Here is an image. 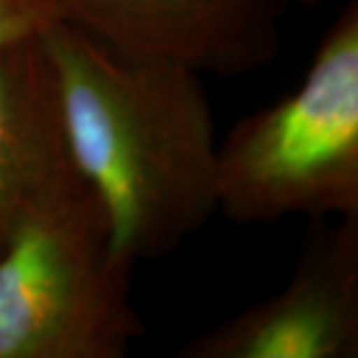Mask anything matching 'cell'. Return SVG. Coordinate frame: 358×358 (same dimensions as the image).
I'll list each match as a JSON object with an SVG mask.
<instances>
[{"instance_id":"7a4b0ae2","label":"cell","mask_w":358,"mask_h":358,"mask_svg":"<svg viewBox=\"0 0 358 358\" xmlns=\"http://www.w3.org/2000/svg\"><path fill=\"white\" fill-rule=\"evenodd\" d=\"M215 209L239 225L358 215V0L327 28L301 86L219 141Z\"/></svg>"},{"instance_id":"277c9868","label":"cell","mask_w":358,"mask_h":358,"mask_svg":"<svg viewBox=\"0 0 358 358\" xmlns=\"http://www.w3.org/2000/svg\"><path fill=\"white\" fill-rule=\"evenodd\" d=\"M183 358H357L358 215L315 225L281 291L179 346Z\"/></svg>"},{"instance_id":"52a82bcc","label":"cell","mask_w":358,"mask_h":358,"mask_svg":"<svg viewBox=\"0 0 358 358\" xmlns=\"http://www.w3.org/2000/svg\"><path fill=\"white\" fill-rule=\"evenodd\" d=\"M60 16L50 0H0V50L40 36Z\"/></svg>"},{"instance_id":"3957f363","label":"cell","mask_w":358,"mask_h":358,"mask_svg":"<svg viewBox=\"0 0 358 358\" xmlns=\"http://www.w3.org/2000/svg\"><path fill=\"white\" fill-rule=\"evenodd\" d=\"M134 267L94 192L18 227L0 249V358L128 357L145 333Z\"/></svg>"},{"instance_id":"ba28073f","label":"cell","mask_w":358,"mask_h":358,"mask_svg":"<svg viewBox=\"0 0 358 358\" xmlns=\"http://www.w3.org/2000/svg\"><path fill=\"white\" fill-rule=\"evenodd\" d=\"M296 2H299V4H303V6H310V8H313V6H319V4H322L324 0H296Z\"/></svg>"},{"instance_id":"8992f818","label":"cell","mask_w":358,"mask_h":358,"mask_svg":"<svg viewBox=\"0 0 358 358\" xmlns=\"http://www.w3.org/2000/svg\"><path fill=\"white\" fill-rule=\"evenodd\" d=\"M92 192L42 34L0 50V249L18 227Z\"/></svg>"},{"instance_id":"6da1fadb","label":"cell","mask_w":358,"mask_h":358,"mask_svg":"<svg viewBox=\"0 0 358 358\" xmlns=\"http://www.w3.org/2000/svg\"><path fill=\"white\" fill-rule=\"evenodd\" d=\"M42 42L115 253L134 265L171 253L217 213L219 141L203 76L122 50L62 18Z\"/></svg>"},{"instance_id":"5b68a950","label":"cell","mask_w":358,"mask_h":358,"mask_svg":"<svg viewBox=\"0 0 358 358\" xmlns=\"http://www.w3.org/2000/svg\"><path fill=\"white\" fill-rule=\"evenodd\" d=\"M58 16L122 50L235 78L281 50L289 0H50Z\"/></svg>"}]
</instances>
